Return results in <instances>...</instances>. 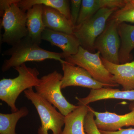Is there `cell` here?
Segmentation results:
<instances>
[{
	"label": "cell",
	"mask_w": 134,
	"mask_h": 134,
	"mask_svg": "<svg viewBox=\"0 0 134 134\" xmlns=\"http://www.w3.org/2000/svg\"><path fill=\"white\" fill-rule=\"evenodd\" d=\"M42 17L46 28L55 31L74 34L75 26L71 20L58 10L43 5Z\"/></svg>",
	"instance_id": "5bb4252c"
},
{
	"label": "cell",
	"mask_w": 134,
	"mask_h": 134,
	"mask_svg": "<svg viewBox=\"0 0 134 134\" xmlns=\"http://www.w3.org/2000/svg\"><path fill=\"white\" fill-rule=\"evenodd\" d=\"M63 75L56 70L43 76L40 79L38 85L36 87V92L39 96L57 108L64 116L72 112L77 106L69 102L61 91Z\"/></svg>",
	"instance_id": "52a82bcc"
},
{
	"label": "cell",
	"mask_w": 134,
	"mask_h": 134,
	"mask_svg": "<svg viewBox=\"0 0 134 134\" xmlns=\"http://www.w3.org/2000/svg\"><path fill=\"white\" fill-rule=\"evenodd\" d=\"M101 134H134V128L120 129L119 130L114 132H107V131L100 130Z\"/></svg>",
	"instance_id": "cb8c5ba5"
},
{
	"label": "cell",
	"mask_w": 134,
	"mask_h": 134,
	"mask_svg": "<svg viewBox=\"0 0 134 134\" xmlns=\"http://www.w3.org/2000/svg\"><path fill=\"white\" fill-rule=\"evenodd\" d=\"M19 1H0L1 26L4 29L1 40L12 46L28 35L26 12L19 7Z\"/></svg>",
	"instance_id": "7a4b0ae2"
},
{
	"label": "cell",
	"mask_w": 134,
	"mask_h": 134,
	"mask_svg": "<svg viewBox=\"0 0 134 134\" xmlns=\"http://www.w3.org/2000/svg\"><path fill=\"white\" fill-rule=\"evenodd\" d=\"M110 17L120 23H134V3L131 0H126L124 7L116 10Z\"/></svg>",
	"instance_id": "44dd1931"
},
{
	"label": "cell",
	"mask_w": 134,
	"mask_h": 134,
	"mask_svg": "<svg viewBox=\"0 0 134 134\" xmlns=\"http://www.w3.org/2000/svg\"><path fill=\"white\" fill-rule=\"evenodd\" d=\"M117 9H100L90 18L75 26L74 34L82 48L91 52H95L94 44L96 39L104 30L108 19Z\"/></svg>",
	"instance_id": "8992f818"
},
{
	"label": "cell",
	"mask_w": 134,
	"mask_h": 134,
	"mask_svg": "<svg viewBox=\"0 0 134 134\" xmlns=\"http://www.w3.org/2000/svg\"><path fill=\"white\" fill-rule=\"evenodd\" d=\"M118 32L120 40L119 51L120 64L130 62L133 59L131 53L134 49V25L119 23Z\"/></svg>",
	"instance_id": "9a60e30c"
},
{
	"label": "cell",
	"mask_w": 134,
	"mask_h": 134,
	"mask_svg": "<svg viewBox=\"0 0 134 134\" xmlns=\"http://www.w3.org/2000/svg\"><path fill=\"white\" fill-rule=\"evenodd\" d=\"M129 108L131 111L124 115L108 111L99 112L92 109L98 128L102 131L114 132L123 127L134 126V102L130 105Z\"/></svg>",
	"instance_id": "30bf717a"
},
{
	"label": "cell",
	"mask_w": 134,
	"mask_h": 134,
	"mask_svg": "<svg viewBox=\"0 0 134 134\" xmlns=\"http://www.w3.org/2000/svg\"><path fill=\"white\" fill-rule=\"evenodd\" d=\"M78 100L77 105H88L90 103L104 99H115L134 101V90H120L110 87L101 88L97 90H91L86 97L79 98L76 97Z\"/></svg>",
	"instance_id": "4fadbf2b"
},
{
	"label": "cell",
	"mask_w": 134,
	"mask_h": 134,
	"mask_svg": "<svg viewBox=\"0 0 134 134\" xmlns=\"http://www.w3.org/2000/svg\"><path fill=\"white\" fill-rule=\"evenodd\" d=\"M63 72L61 89L69 86H77L97 90L103 87H110L93 79L91 75L81 67L76 66L63 60L60 63Z\"/></svg>",
	"instance_id": "9c48e42d"
},
{
	"label": "cell",
	"mask_w": 134,
	"mask_h": 134,
	"mask_svg": "<svg viewBox=\"0 0 134 134\" xmlns=\"http://www.w3.org/2000/svg\"><path fill=\"white\" fill-rule=\"evenodd\" d=\"M89 105H79L65 116V127L61 134H87L85 131V119L88 113Z\"/></svg>",
	"instance_id": "e0dca14e"
},
{
	"label": "cell",
	"mask_w": 134,
	"mask_h": 134,
	"mask_svg": "<svg viewBox=\"0 0 134 134\" xmlns=\"http://www.w3.org/2000/svg\"><path fill=\"white\" fill-rule=\"evenodd\" d=\"M103 8L101 0H82L80 13L75 26L81 24L90 18Z\"/></svg>",
	"instance_id": "ffe728a7"
},
{
	"label": "cell",
	"mask_w": 134,
	"mask_h": 134,
	"mask_svg": "<svg viewBox=\"0 0 134 134\" xmlns=\"http://www.w3.org/2000/svg\"><path fill=\"white\" fill-rule=\"evenodd\" d=\"M25 96L36 108L41 120L38 134H61L65 125V116L47 100L34 91L32 88L24 91Z\"/></svg>",
	"instance_id": "277c9868"
},
{
	"label": "cell",
	"mask_w": 134,
	"mask_h": 134,
	"mask_svg": "<svg viewBox=\"0 0 134 134\" xmlns=\"http://www.w3.org/2000/svg\"><path fill=\"white\" fill-rule=\"evenodd\" d=\"M103 65L114 76L116 83L122 87V90H134V60L124 64L109 62L100 56Z\"/></svg>",
	"instance_id": "7c38bea8"
},
{
	"label": "cell",
	"mask_w": 134,
	"mask_h": 134,
	"mask_svg": "<svg viewBox=\"0 0 134 134\" xmlns=\"http://www.w3.org/2000/svg\"><path fill=\"white\" fill-rule=\"evenodd\" d=\"M131 1L134 4V0H131Z\"/></svg>",
	"instance_id": "d4e9b609"
},
{
	"label": "cell",
	"mask_w": 134,
	"mask_h": 134,
	"mask_svg": "<svg viewBox=\"0 0 134 134\" xmlns=\"http://www.w3.org/2000/svg\"><path fill=\"white\" fill-rule=\"evenodd\" d=\"M65 59L70 64L83 68L99 82L111 87L119 86L115 82L114 76L103 65L99 52L91 53L80 46L76 54L66 57Z\"/></svg>",
	"instance_id": "5b68a950"
},
{
	"label": "cell",
	"mask_w": 134,
	"mask_h": 134,
	"mask_svg": "<svg viewBox=\"0 0 134 134\" xmlns=\"http://www.w3.org/2000/svg\"><path fill=\"white\" fill-rule=\"evenodd\" d=\"M68 0H19V7L26 12L34 5H41L58 10L69 20H71L70 8Z\"/></svg>",
	"instance_id": "ac0fdd59"
},
{
	"label": "cell",
	"mask_w": 134,
	"mask_h": 134,
	"mask_svg": "<svg viewBox=\"0 0 134 134\" xmlns=\"http://www.w3.org/2000/svg\"><path fill=\"white\" fill-rule=\"evenodd\" d=\"M26 26L28 35L32 40L40 45L41 43V36L46 29L43 20V5H34L26 11Z\"/></svg>",
	"instance_id": "2e32d148"
},
{
	"label": "cell",
	"mask_w": 134,
	"mask_h": 134,
	"mask_svg": "<svg viewBox=\"0 0 134 134\" xmlns=\"http://www.w3.org/2000/svg\"><path fill=\"white\" fill-rule=\"evenodd\" d=\"M29 109L22 107L15 112L0 113V134H16V127L20 119L29 114Z\"/></svg>",
	"instance_id": "d6986e66"
},
{
	"label": "cell",
	"mask_w": 134,
	"mask_h": 134,
	"mask_svg": "<svg viewBox=\"0 0 134 134\" xmlns=\"http://www.w3.org/2000/svg\"><path fill=\"white\" fill-rule=\"evenodd\" d=\"M18 76L13 79L3 78L0 81V99L7 103L12 113L18 110L15 103L23 92L38 86L40 72L36 68L27 67L25 63L14 68Z\"/></svg>",
	"instance_id": "3957f363"
},
{
	"label": "cell",
	"mask_w": 134,
	"mask_h": 134,
	"mask_svg": "<svg viewBox=\"0 0 134 134\" xmlns=\"http://www.w3.org/2000/svg\"><path fill=\"white\" fill-rule=\"evenodd\" d=\"M3 54L10 58L4 61L1 68L3 72H7L11 68H14L29 62H39L53 59L61 63L63 61L62 58H66L63 52H51L41 48L28 36L5 50Z\"/></svg>",
	"instance_id": "6da1fadb"
},
{
	"label": "cell",
	"mask_w": 134,
	"mask_h": 134,
	"mask_svg": "<svg viewBox=\"0 0 134 134\" xmlns=\"http://www.w3.org/2000/svg\"><path fill=\"white\" fill-rule=\"evenodd\" d=\"M82 1L81 0H71L70 14L71 21L74 26L76 24L79 16Z\"/></svg>",
	"instance_id": "603a6c76"
},
{
	"label": "cell",
	"mask_w": 134,
	"mask_h": 134,
	"mask_svg": "<svg viewBox=\"0 0 134 134\" xmlns=\"http://www.w3.org/2000/svg\"><path fill=\"white\" fill-rule=\"evenodd\" d=\"M41 39L60 48L66 58L76 54L81 46L79 40L74 34L55 31L47 28L43 32Z\"/></svg>",
	"instance_id": "8fae6325"
},
{
	"label": "cell",
	"mask_w": 134,
	"mask_h": 134,
	"mask_svg": "<svg viewBox=\"0 0 134 134\" xmlns=\"http://www.w3.org/2000/svg\"><path fill=\"white\" fill-rule=\"evenodd\" d=\"M119 22L110 17L104 30L95 41V50L100 53V56L109 62L120 64L119 51L120 40L118 32Z\"/></svg>",
	"instance_id": "ba28073f"
},
{
	"label": "cell",
	"mask_w": 134,
	"mask_h": 134,
	"mask_svg": "<svg viewBox=\"0 0 134 134\" xmlns=\"http://www.w3.org/2000/svg\"><path fill=\"white\" fill-rule=\"evenodd\" d=\"M92 108L90 107L88 113L86 115L84 122L85 131L87 134H101L98 128L94 119Z\"/></svg>",
	"instance_id": "7402d4cb"
}]
</instances>
